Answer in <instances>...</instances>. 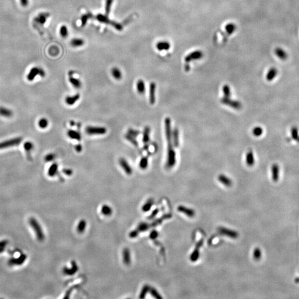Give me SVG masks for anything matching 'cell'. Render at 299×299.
Segmentation results:
<instances>
[{
	"label": "cell",
	"instance_id": "obj_41",
	"mask_svg": "<svg viewBox=\"0 0 299 299\" xmlns=\"http://www.w3.org/2000/svg\"><path fill=\"white\" fill-rule=\"evenodd\" d=\"M48 124H49V122L46 118H41L38 121V127L42 129H46L48 126Z\"/></svg>",
	"mask_w": 299,
	"mask_h": 299
},
{
	"label": "cell",
	"instance_id": "obj_24",
	"mask_svg": "<svg viewBox=\"0 0 299 299\" xmlns=\"http://www.w3.org/2000/svg\"><path fill=\"white\" fill-rule=\"evenodd\" d=\"M78 270V266L76 264V263L74 261H73L72 264V268H70V269L68 268H64L63 269V273L67 275H72L73 274L76 273V272Z\"/></svg>",
	"mask_w": 299,
	"mask_h": 299
},
{
	"label": "cell",
	"instance_id": "obj_10",
	"mask_svg": "<svg viewBox=\"0 0 299 299\" xmlns=\"http://www.w3.org/2000/svg\"><path fill=\"white\" fill-rule=\"evenodd\" d=\"M27 255L25 254H20V256L17 258H11L9 260V265L10 266H20L23 264L27 259Z\"/></svg>",
	"mask_w": 299,
	"mask_h": 299
},
{
	"label": "cell",
	"instance_id": "obj_19",
	"mask_svg": "<svg viewBox=\"0 0 299 299\" xmlns=\"http://www.w3.org/2000/svg\"><path fill=\"white\" fill-rule=\"evenodd\" d=\"M274 53L279 59H280L282 60H285L287 58V54L286 51H285L284 49H283L282 48L278 47V48H275V49L274 51Z\"/></svg>",
	"mask_w": 299,
	"mask_h": 299
},
{
	"label": "cell",
	"instance_id": "obj_12",
	"mask_svg": "<svg viewBox=\"0 0 299 299\" xmlns=\"http://www.w3.org/2000/svg\"><path fill=\"white\" fill-rule=\"evenodd\" d=\"M156 83L151 82L149 87V101L152 105L154 104L156 102Z\"/></svg>",
	"mask_w": 299,
	"mask_h": 299
},
{
	"label": "cell",
	"instance_id": "obj_17",
	"mask_svg": "<svg viewBox=\"0 0 299 299\" xmlns=\"http://www.w3.org/2000/svg\"><path fill=\"white\" fill-rule=\"evenodd\" d=\"M156 47L159 51H168L170 49L171 44L167 41H160L156 44Z\"/></svg>",
	"mask_w": 299,
	"mask_h": 299
},
{
	"label": "cell",
	"instance_id": "obj_48",
	"mask_svg": "<svg viewBox=\"0 0 299 299\" xmlns=\"http://www.w3.org/2000/svg\"><path fill=\"white\" fill-rule=\"evenodd\" d=\"M149 228V225L146 223H140L137 230L139 232H145L146 231H148Z\"/></svg>",
	"mask_w": 299,
	"mask_h": 299
},
{
	"label": "cell",
	"instance_id": "obj_49",
	"mask_svg": "<svg viewBox=\"0 0 299 299\" xmlns=\"http://www.w3.org/2000/svg\"><path fill=\"white\" fill-rule=\"evenodd\" d=\"M253 257H254V258L255 259V260H259L261 258V250L259 248H257L254 249V253H253Z\"/></svg>",
	"mask_w": 299,
	"mask_h": 299
},
{
	"label": "cell",
	"instance_id": "obj_43",
	"mask_svg": "<svg viewBox=\"0 0 299 299\" xmlns=\"http://www.w3.org/2000/svg\"><path fill=\"white\" fill-rule=\"evenodd\" d=\"M113 1L114 0H106L105 10V14L108 16L109 15L111 11V9Z\"/></svg>",
	"mask_w": 299,
	"mask_h": 299
},
{
	"label": "cell",
	"instance_id": "obj_9",
	"mask_svg": "<svg viewBox=\"0 0 299 299\" xmlns=\"http://www.w3.org/2000/svg\"><path fill=\"white\" fill-rule=\"evenodd\" d=\"M203 57V53L202 52L199 50H197L187 55L185 58V61L186 63H190L192 61L201 59Z\"/></svg>",
	"mask_w": 299,
	"mask_h": 299
},
{
	"label": "cell",
	"instance_id": "obj_4",
	"mask_svg": "<svg viewBox=\"0 0 299 299\" xmlns=\"http://www.w3.org/2000/svg\"><path fill=\"white\" fill-rule=\"evenodd\" d=\"M37 76L44 77L46 76V72L42 68L34 67L32 68L27 76V79L28 81H33Z\"/></svg>",
	"mask_w": 299,
	"mask_h": 299
},
{
	"label": "cell",
	"instance_id": "obj_61",
	"mask_svg": "<svg viewBox=\"0 0 299 299\" xmlns=\"http://www.w3.org/2000/svg\"><path fill=\"white\" fill-rule=\"evenodd\" d=\"M158 212H159L158 209H156L155 210H154V212L152 213L151 215H150V218H154V217H155V216H156V215L158 213Z\"/></svg>",
	"mask_w": 299,
	"mask_h": 299
},
{
	"label": "cell",
	"instance_id": "obj_56",
	"mask_svg": "<svg viewBox=\"0 0 299 299\" xmlns=\"http://www.w3.org/2000/svg\"><path fill=\"white\" fill-rule=\"evenodd\" d=\"M62 172H63L64 175H67V176H70L72 175L73 174V170L72 169H64L62 170Z\"/></svg>",
	"mask_w": 299,
	"mask_h": 299
},
{
	"label": "cell",
	"instance_id": "obj_39",
	"mask_svg": "<svg viewBox=\"0 0 299 299\" xmlns=\"http://www.w3.org/2000/svg\"><path fill=\"white\" fill-rule=\"evenodd\" d=\"M87 227V222L85 220H81L77 226V231L79 233H83L84 232Z\"/></svg>",
	"mask_w": 299,
	"mask_h": 299
},
{
	"label": "cell",
	"instance_id": "obj_18",
	"mask_svg": "<svg viewBox=\"0 0 299 299\" xmlns=\"http://www.w3.org/2000/svg\"><path fill=\"white\" fill-rule=\"evenodd\" d=\"M23 148H24V149L25 150V152H26L27 158L30 160H31V152L32 151V150H33V143H32V142H31V141H27V142H25V143H24Z\"/></svg>",
	"mask_w": 299,
	"mask_h": 299
},
{
	"label": "cell",
	"instance_id": "obj_42",
	"mask_svg": "<svg viewBox=\"0 0 299 299\" xmlns=\"http://www.w3.org/2000/svg\"><path fill=\"white\" fill-rule=\"evenodd\" d=\"M153 204H154V201L152 199L148 200V201L143 204V207L142 208L143 211L145 212L150 211L151 208Z\"/></svg>",
	"mask_w": 299,
	"mask_h": 299
},
{
	"label": "cell",
	"instance_id": "obj_53",
	"mask_svg": "<svg viewBox=\"0 0 299 299\" xmlns=\"http://www.w3.org/2000/svg\"><path fill=\"white\" fill-rule=\"evenodd\" d=\"M7 244H8L7 240H4L0 241V253H2L4 251Z\"/></svg>",
	"mask_w": 299,
	"mask_h": 299
},
{
	"label": "cell",
	"instance_id": "obj_60",
	"mask_svg": "<svg viewBox=\"0 0 299 299\" xmlns=\"http://www.w3.org/2000/svg\"><path fill=\"white\" fill-rule=\"evenodd\" d=\"M75 150H76V151L77 152H80L82 151L83 150V148H82V146L80 145V144H78L76 145V146H75Z\"/></svg>",
	"mask_w": 299,
	"mask_h": 299
},
{
	"label": "cell",
	"instance_id": "obj_59",
	"mask_svg": "<svg viewBox=\"0 0 299 299\" xmlns=\"http://www.w3.org/2000/svg\"><path fill=\"white\" fill-rule=\"evenodd\" d=\"M20 1L21 4L23 7H27L28 5L29 0H20Z\"/></svg>",
	"mask_w": 299,
	"mask_h": 299
},
{
	"label": "cell",
	"instance_id": "obj_14",
	"mask_svg": "<svg viewBox=\"0 0 299 299\" xmlns=\"http://www.w3.org/2000/svg\"><path fill=\"white\" fill-rule=\"evenodd\" d=\"M49 13L47 12H42L38 14L37 17L34 18V21L36 23L43 25L47 21L48 18L49 17Z\"/></svg>",
	"mask_w": 299,
	"mask_h": 299
},
{
	"label": "cell",
	"instance_id": "obj_47",
	"mask_svg": "<svg viewBox=\"0 0 299 299\" xmlns=\"http://www.w3.org/2000/svg\"><path fill=\"white\" fill-rule=\"evenodd\" d=\"M150 287L148 285H145L143 287L141 291V293L140 295V298H141V299L145 298L146 294L150 291Z\"/></svg>",
	"mask_w": 299,
	"mask_h": 299
},
{
	"label": "cell",
	"instance_id": "obj_38",
	"mask_svg": "<svg viewBox=\"0 0 299 299\" xmlns=\"http://www.w3.org/2000/svg\"><path fill=\"white\" fill-rule=\"evenodd\" d=\"M148 157L145 156L141 159L139 162V167L142 170H146L148 168Z\"/></svg>",
	"mask_w": 299,
	"mask_h": 299
},
{
	"label": "cell",
	"instance_id": "obj_30",
	"mask_svg": "<svg viewBox=\"0 0 299 299\" xmlns=\"http://www.w3.org/2000/svg\"><path fill=\"white\" fill-rule=\"evenodd\" d=\"M58 164L57 163H53L51 164V166L48 170V175L49 177H54L58 172Z\"/></svg>",
	"mask_w": 299,
	"mask_h": 299
},
{
	"label": "cell",
	"instance_id": "obj_16",
	"mask_svg": "<svg viewBox=\"0 0 299 299\" xmlns=\"http://www.w3.org/2000/svg\"><path fill=\"white\" fill-rule=\"evenodd\" d=\"M80 98V94H76L72 96H67L65 98V103L69 106L74 105Z\"/></svg>",
	"mask_w": 299,
	"mask_h": 299
},
{
	"label": "cell",
	"instance_id": "obj_32",
	"mask_svg": "<svg viewBox=\"0 0 299 299\" xmlns=\"http://www.w3.org/2000/svg\"><path fill=\"white\" fill-rule=\"evenodd\" d=\"M136 89L137 92L140 94H143L145 93L146 88H145V84L143 80L140 79L138 80L136 83Z\"/></svg>",
	"mask_w": 299,
	"mask_h": 299
},
{
	"label": "cell",
	"instance_id": "obj_44",
	"mask_svg": "<svg viewBox=\"0 0 299 299\" xmlns=\"http://www.w3.org/2000/svg\"><path fill=\"white\" fill-rule=\"evenodd\" d=\"M59 33L63 38H66L68 36V30L67 27L66 25H63L60 27V30H59Z\"/></svg>",
	"mask_w": 299,
	"mask_h": 299
},
{
	"label": "cell",
	"instance_id": "obj_27",
	"mask_svg": "<svg viewBox=\"0 0 299 299\" xmlns=\"http://www.w3.org/2000/svg\"><path fill=\"white\" fill-rule=\"evenodd\" d=\"M278 74V70L275 68H271L268 72L267 73V74L266 76V80L268 81H271L275 78Z\"/></svg>",
	"mask_w": 299,
	"mask_h": 299
},
{
	"label": "cell",
	"instance_id": "obj_23",
	"mask_svg": "<svg viewBox=\"0 0 299 299\" xmlns=\"http://www.w3.org/2000/svg\"><path fill=\"white\" fill-rule=\"evenodd\" d=\"M67 135L70 139L75 140L78 141H80L81 139L80 132L74 130H69L68 131Z\"/></svg>",
	"mask_w": 299,
	"mask_h": 299
},
{
	"label": "cell",
	"instance_id": "obj_29",
	"mask_svg": "<svg viewBox=\"0 0 299 299\" xmlns=\"http://www.w3.org/2000/svg\"><path fill=\"white\" fill-rule=\"evenodd\" d=\"M111 75L115 79L120 80L122 78V72L118 67H113L111 69Z\"/></svg>",
	"mask_w": 299,
	"mask_h": 299
},
{
	"label": "cell",
	"instance_id": "obj_5",
	"mask_svg": "<svg viewBox=\"0 0 299 299\" xmlns=\"http://www.w3.org/2000/svg\"><path fill=\"white\" fill-rule=\"evenodd\" d=\"M85 132L89 135H102L105 134L107 129L105 127L88 126L85 128Z\"/></svg>",
	"mask_w": 299,
	"mask_h": 299
},
{
	"label": "cell",
	"instance_id": "obj_64",
	"mask_svg": "<svg viewBox=\"0 0 299 299\" xmlns=\"http://www.w3.org/2000/svg\"><path fill=\"white\" fill-rule=\"evenodd\" d=\"M295 282L297 283H299V278H297L295 279Z\"/></svg>",
	"mask_w": 299,
	"mask_h": 299
},
{
	"label": "cell",
	"instance_id": "obj_57",
	"mask_svg": "<svg viewBox=\"0 0 299 299\" xmlns=\"http://www.w3.org/2000/svg\"><path fill=\"white\" fill-rule=\"evenodd\" d=\"M159 236V233L156 231H152L150 234V238L151 239H155Z\"/></svg>",
	"mask_w": 299,
	"mask_h": 299
},
{
	"label": "cell",
	"instance_id": "obj_63",
	"mask_svg": "<svg viewBox=\"0 0 299 299\" xmlns=\"http://www.w3.org/2000/svg\"><path fill=\"white\" fill-rule=\"evenodd\" d=\"M70 124H71V126H74L76 124V123H75V122L74 121H70Z\"/></svg>",
	"mask_w": 299,
	"mask_h": 299
},
{
	"label": "cell",
	"instance_id": "obj_26",
	"mask_svg": "<svg viewBox=\"0 0 299 299\" xmlns=\"http://www.w3.org/2000/svg\"><path fill=\"white\" fill-rule=\"evenodd\" d=\"M0 116L4 118H11L13 116L12 111L4 106H0Z\"/></svg>",
	"mask_w": 299,
	"mask_h": 299
},
{
	"label": "cell",
	"instance_id": "obj_37",
	"mask_svg": "<svg viewBox=\"0 0 299 299\" xmlns=\"http://www.w3.org/2000/svg\"><path fill=\"white\" fill-rule=\"evenodd\" d=\"M236 26L235 24H234L233 23H228L225 27L226 31V33L228 35L232 34L234 32L236 31Z\"/></svg>",
	"mask_w": 299,
	"mask_h": 299
},
{
	"label": "cell",
	"instance_id": "obj_13",
	"mask_svg": "<svg viewBox=\"0 0 299 299\" xmlns=\"http://www.w3.org/2000/svg\"><path fill=\"white\" fill-rule=\"evenodd\" d=\"M218 232L220 234L224 235V236H228L229 238H231L233 239L237 238L238 236V234L237 232L231 230V229H229L227 228H219Z\"/></svg>",
	"mask_w": 299,
	"mask_h": 299
},
{
	"label": "cell",
	"instance_id": "obj_36",
	"mask_svg": "<svg viewBox=\"0 0 299 299\" xmlns=\"http://www.w3.org/2000/svg\"><path fill=\"white\" fill-rule=\"evenodd\" d=\"M84 41L81 38H74L71 41V44L73 47H79L83 46Z\"/></svg>",
	"mask_w": 299,
	"mask_h": 299
},
{
	"label": "cell",
	"instance_id": "obj_1",
	"mask_svg": "<svg viewBox=\"0 0 299 299\" xmlns=\"http://www.w3.org/2000/svg\"><path fill=\"white\" fill-rule=\"evenodd\" d=\"M29 224L31 227H32L34 232L37 236V238L39 241H43L44 239L45 236L43 232L42 229L41 225L38 223V221L34 218H30L29 219Z\"/></svg>",
	"mask_w": 299,
	"mask_h": 299
},
{
	"label": "cell",
	"instance_id": "obj_22",
	"mask_svg": "<svg viewBox=\"0 0 299 299\" xmlns=\"http://www.w3.org/2000/svg\"><path fill=\"white\" fill-rule=\"evenodd\" d=\"M172 140L173 141V146H175V148H178L179 146L180 141H179V131L177 128H175L172 131Z\"/></svg>",
	"mask_w": 299,
	"mask_h": 299
},
{
	"label": "cell",
	"instance_id": "obj_52",
	"mask_svg": "<svg viewBox=\"0 0 299 299\" xmlns=\"http://www.w3.org/2000/svg\"><path fill=\"white\" fill-rule=\"evenodd\" d=\"M150 293L151 294V295L155 297L156 299H162V297L159 294V293L157 291L156 289H154V288H151L150 287Z\"/></svg>",
	"mask_w": 299,
	"mask_h": 299
},
{
	"label": "cell",
	"instance_id": "obj_6",
	"mask_svg": "<svg viewBox=\"0 0 299 299\" xmlns=\"http://www.w3.org/2000/svg\"><path fill=\"white\" fill-rule=\"evenodd\" d=\"M22 138L21 137H17L15 138L9 139L0 143V150L5 149L6 148H11L19 145L21 143Z\"/></svg>",
	"mask_w": 299,
	"mask_h": 299
},
{
	"label": "cell",
	"instance_id": "obj_15",
	"mask_svg": "<svg viewBox=\"0 0 299 299\" xmlns=\"http://www.w3.org/2000/svg\"><path fill=\"white\" fill-rule=\"evenodd\" d=\"M202 244L203 240H200L197 244L196 248L194 249L193 253H192L191 255L190 256V260L191 261L194 262V261H196L198 260V258L199 257V250Z\"/></svg>",
	"mask_w": 299,
	"mask_h": 299
},
{
	"label": "cell",
	"instance_id": "obj_35",
	"mask_svg": "<svg viewBox=\"0 0 299 299\" xmlns=\"http://www.w3.org/2000/svg\"><path fill=\"white\" fill-rule=\"evenodd\" d=\"M101 213L105 216H110L113 213V210L111 207L108 205H103L101 209Z\"/></svg>",
	"mask_w": 299,
	"mask_h": 299
},
{
	"label": "cell",
	"instance_id": "obj_8",
	"mask_svg": "<svg viewBox=\"0 0 299 299\" xmlns=\"http://www.w3.org/2000/svg\"><path fill=\"white\" fill-rule=\"evenodd\" d=\"M165 126V134L167 143H172V134L171 130V120L170 118H166L164 120Z\"/></svg>",
	"mask_w": 299,
	"mask_h": 299
},
{
	"label": "cell",
	"instance_id": "obj_31",
	"mask_svg": "<svg viewBox=\"0 0 299 299\" xmlns=\"http://www.w3.org/2000/svg\"><path fill=\"white\" fill-rule=\"evenodd\" d=\"M272 178L274 182H277L279 177V167L277 164H274L271 167Z\"/></svg>",
	"mask_w": 299,
	"mask_h": 299
},
{
	"label": "cell",
	"instance_id": "obj_3",
	"mask_svg": "<svg viewBox=\"0 0 299 299\" xmlns=\"http://www.w3.org/2000/svg\"><path fill=\"white\" fill-rule=\"evenodd\" d=\"M168 148H167V161H166V167L168 169H171L173 167L176 163V152L175 151L173 144L172 143H167Z\"/></svg>",
	"mask_w": 299,
	"mask_h": 299
},
{
	"label": "cell",
	"instance_id": "obj_11",
	"mask_svg": "<svg viewBox=\"0 0 299 299\" xmlns=\"http://www.w3.org/2000/svg\"><path fill=\"white\" fill-rule=\"evenodd\" d=\"M119 164L124 171L128 175H130L132 173V169L127 160L124 158H120L119 160Z\"/></svg>",
	"mask_w": 299,
	"mask_h": 299
},
{
	"label": "cell",
	"instance_id": "obj_54",
	"mask_svg": "<svg viewBox=\"0 0 299 299\" xmlns=\"http://www.w3.org/2000/svg\"><path fill=\"white\" fill-rule=\"evenodd\" d=\"M140 132L138 130H134V129H130L128 130V131H127V134L129 135H131V136H132L135 137H136L137 136H139V134H140Z\"/></svg>",
	"mask_w": 299,
	"mask_h": 299
},
{
	"label": "cell",
	"instance_id": "obj_21",
	"mask_svg": "<svg viewBox=\"0 0 299 299\" xmlns=\"http://www.w3.org/2000/svg\"><path fill=\"white\" fill-rule=\"evenodd\" d=\"M178 211L185 214L186 215H187L188 217H193L195 215V212L193 210L187 208V207L183 206H180L178 207Z\"/></svg>",
	"mask_w": 299,
	"mask_h": 299
},
{
	"label": "cell",
	"instance_id": "obj_58",
	"mask_svg": "<svg viewBox=\"0 0 299 299\" xmlns=\"http://www.w3.org/2000/svg\"><path fill=\"white\" fill-rule=\"evenodd\" d=\"M139 231L137 230H135V231H133L132 232H130L129 236H130V238H136L137 236H138L139 234Z\"/></svg>",
	"mask_w": 299,
	"mask_h": 299
},
{
	"label": "cell",
	"instance_id": "obj_40",
	"mask_svg": "<svg viewBox=\"0 0 299 299\" xmlns=\"http://www.w3.org/2000/svg\"><path fill=\"white\" fill-rule=\"evenodd\" d=\"M93 17V15L91 13L89 12L83 15L81 17V26H84L87 21L89 19L92 18Z\"/></svg>",
	"mask_w": 299,
	"mask_h": 299
},
{
	"label": "cell",
	"instance_id": "obj_20",
	"mask_svg": "<svg viewBox=\"0 0 299 299\" xmlns=\"http://www.w3.org/2000/svg\"><path fill=\"white\" fill-rule=\"evenodd\" d=\"M122 259L124 264L127 266L131 263V254L129 249L125 248L122 252Z\"/></svg>",
	"mask_w": 299,
	"mask_h": 299
},
{
	"label": "cell",
	"instance_id": "obj_45",
	"mask_svg": "<svg viewBox=\"0 0 299 299\" xmlns=\"http://www.w3.org/2000/svg\"><path fill=\"white\" fill-rule=\"evenodd\" d=\"M224 95L226 97H230L231 96V92L229 86L227 84L224 85L223 87Z\"/></svg>",
	"mask_w": 299,
	"mask_h": 299
},
{
	"label": "cell",
	"instance_id": "obj_46",
	"mask_svg": "<svg viewBox=\"0 0 299 299\" xmlns=\"http://www.w3.org/2000/svg\"><path fill=\"white\" fill-rule=\"evenodd\" d=\"M263 132V130L261 127H254L252 131L253 135L256 137L260 136Z\"/></svg>",
	"mask_w": 299,
	"mask_h": 299
},
{
	"label": "cell",
	"instance_id": "obj_2",
	"mask_svg": "<svg viewBox=\"0 0 299 299\" xmlns=\"http://www.w3.org/2000/svg\"><path fill=\"white\" fill-rule=\"evenodd\" d=\"M95 18L97 19V21H98L101 23L112 25L115 28H116V30H118V31H122L123 29V27L121 24L119 23L110 20L108 15H103V14H98L95 16Z\"/></svg>",
	"mask_w": 299,
	"mask_h": 299
},
{
	"label": "cell",
	"instance_id": "obj_28",
	"mask_svg": "<svg viewBox=\"0 0 299 299\" xmlns=\"http://www.w3.org/2000/svg\"><path fill=\"white\" fill-rule=\"evenodd\" d=\"M219 181L227 187H230L232 185V180L224 175H219L218 177Z\"/></svg>",
	"mask_w": 299,
	"mask_h": 299
},
{
	"label": "cell",
	"instance_id": "obj_33",
	"mask_svg": "<svg viewBox=\"0 0 299 299\" xmlns=\"http://www.w3.org/2000/svg\"><path fill=\"white\" fill-rule=\"evenodd\" d=\"M69 81L73 87L76 89H79L81 87V82L79 79L74 78L72 76H69Z\"/></svg>",
	"mask_w": 299,
	"mask_h": 299
},
{
	"label": "cell",
	"instance_id": "obj_50",
	"mask_svg": "<svg viewBox=\"0 0 299 299\" xmlns=\"http://www.w3.org/2000/svg\"><path fill=\"white\" fill-rule=\"evenodd\" d=\"M125 138L129 141H130L131 143H132V145H134L135 146H138V142L137 141V140L135 139V137L132 136H131V135H129L128 134H127L126 136H125Z\"/></svg>",
	"mask_w": 299,
	"mask_h": 299
},
{
	"label": "cell",
	"instance_id": "obj_34",
	"mask_svg": "<svg viewBox=\"0 0 299 299\" xmlns=\"http://www.w3.org/2000/svg\"><path fill=\"white\" fill-rule=\"evenodd\" d=\"M151 132V129L149 127H145L143 132V141L144 143H147L150 141V134Z\"/></svg>",
	"mask_w": 299,
	"mask_h": 299
},
{
	"label": "cell",
	"instance_id": "obj_55",
	"mask_svg": "<svg viewBox=\"0 0 299 299\" xmlns=\"http://www.w3.org/2000/svg\"><path fill=\"white\" fill-rule=\"evenodd\" d=\"M291 136L294 139H297L298 137V130L296 127H294L291 129Z\"/></svg>",
	"mask_w": 299,
	"mask_h": 299
},
{
	"label": "cell",
	"instance_id": "obj_25",
	"mask_svg": "<svg viewBox=\"0 0 299 299\" xmlns=\"http://www.w3.org/2000/svg\"><path fill=\"white\" fill-rule=\"evenodd\" d=\"M246 163L249 167H252L254 164L255 160L253 152L252 150H249L246 155Z\"/></svg>",
	"mask_w": 299,
	"mask_h": 299
},
{
	"label": "cell",
	"instance_id": "obj_7",
	"mask_svg": "<svg viewBox=\"0 0 299 299\" xmlns=\"http://www.w3.org/2000/svg\"><path fill=\"white\" fill-rule=\"evenodd\" d=\"M220 102L226 105L231 107L236 110H239L242 108V105L240 101L230 99L229 97H224L221 99Z\"/></svg>",
	"mask_w": 299,
	"mask_h": 299
},
{
	"label": "cell",
	"instance_id": "obj_51",
	"mask_svg": "<svg viewBox=\"0 0 299 299\" xmlns=\"http://www.w3.org/2000/svg\"><path fill=\"white\" fill-rule=\"evenodd\" d=\"M55 154L50 153V154H47L46 156H45L44 160L47 162H51V161L55 160Z\"/></svg>",
	"mask_w": 299,
	"mask_h": 299
},
{
	"label": "cell",
	"instance_id": "obj_62",
	"mask_svg": "<svg viewBox=\"0 0 299 299\" xmlns=\"http://www.w3.org/2000/svg\"><path fill=\"white\" fill-rule=\"evenodd\" d=\"M190 65H188V64H186L185 66L186 71H187V72L189 71H190Z\"/></svg>",
	"mask_w": 299,
	"mask_h": 299
}]
</instances>
